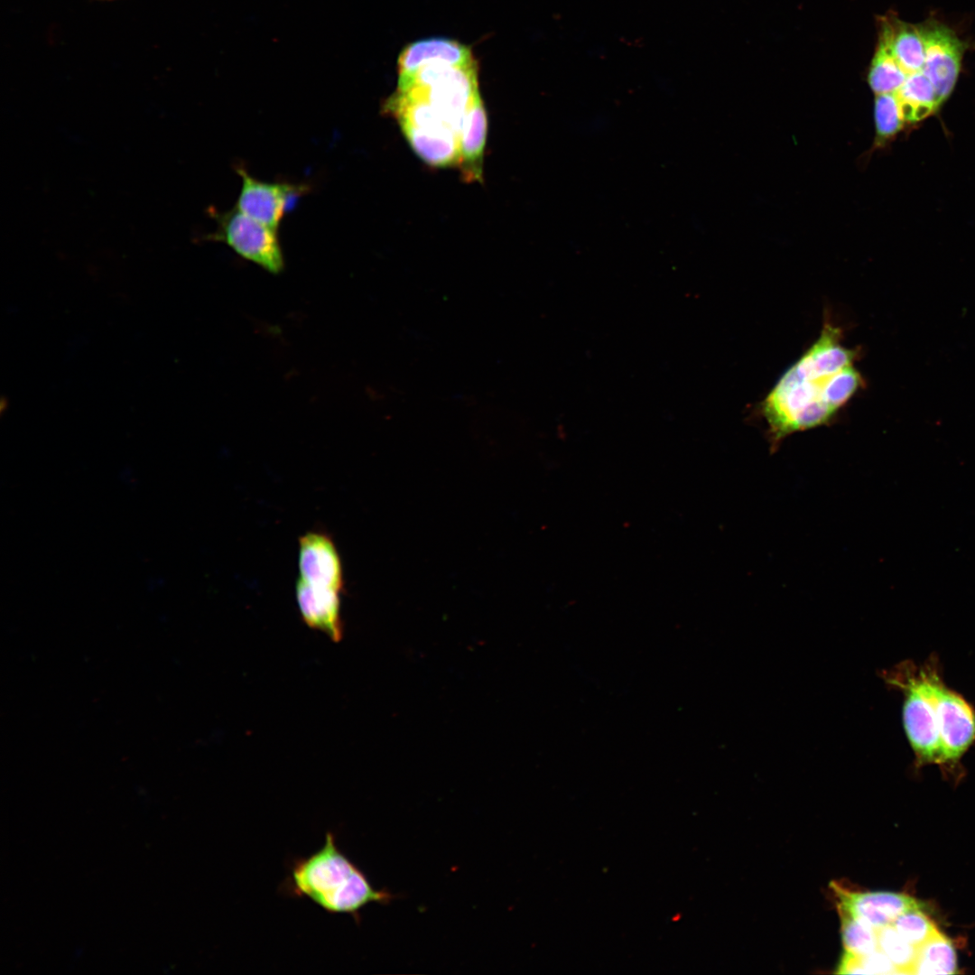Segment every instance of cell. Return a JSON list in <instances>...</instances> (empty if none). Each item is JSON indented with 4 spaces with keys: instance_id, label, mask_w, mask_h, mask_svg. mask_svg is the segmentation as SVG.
<instances>
[{
    "instance_id": "5b68a950",
    "label": "cell",
    "mask_w": 975,
    "mask_h": 975,
    "mask_svg": "<svg viewBox=\"0 0 975 975\" xmlns=\"http://www.w3.org/2000/svg\"><path fill=\"white\" fill-rule=\"evenodd\" d=\"M217 228L206 240L222 242L244 259L277 274L283 270L284 257L277 229L272 228L234 208L219 212L209 209Z\"/></svg>"
},
{
    "instance_id": "7402d4cb",
    "label": "cell",
    "mask_w": 975,
    "mask_h": 975,
    "mask_svg": "<svg viewBox=\"0 0 975 975\" xmlns=\"http://www.w3.org/2000/svg\"><path fill=\"white\" fill-rule=\"evenodd\" d=\"M96 1H115V0H96Z\"/></svg>"
},
{
    "instance_id": "30bf717a",
    "label": "cell",
    "mask_w": 975,
    "mask_h": 975,
    "mask_svg": "<svg viewBox=\"0 0 975 975\" xmlns=\"http://www.w3.org/2000/svg\"><path fill=\"white\" fill-rule=\"evenodd\" d=\"M339 592L302 579L296 583V599L303 621L335 642H339L343 634Z\"/></svg>"
},
{
    "instance_id": "52a82bcc",
    "label": "cell",
    "mask_w": 975,
    "mask_h": 975,
    "mask_svg": "<svg viewBox=\"0 0 975 975\" xmlns=\"http://www.w3.org/2000/svg\"><path fill=\"white\" fill-rule=\"evenodd\" d=\"M919 29L925 51L922 71L933 84L942 107L958 80L963 43L952 30L935 21L926 22Z\"/></svg>"
},
{
    "instance_id": "ac0fdd59",
    "label": "cell",
    "mask_w": 975,
    "mask_h": 975,
    "mask_svg": "<svg viewBox=\"0 0 975 975\" xmlns=\"http://www.w3.org/2000/svg\"><path fill=\"white\" fill-rule=\"evenodd\" d=\"M839 914L844 951L862 956L878 949L877 929L849 915Z\"/></svg>"
},
{
    "instance_id": "9c48e42d",
    "label": "cell",
    "mask_w": 975,
    "mask_h": 975,
    "mask_svg": "<svg viewBox=\"0 0 975 975\" xmlns=\"http://www.w3.org/2000/svg\"><path fill=\"white\" fill-rule=\"evenodd\" d=\"M299 569L304 581L341 591L343 571L339 554L331 537L309 532L299 540Z\"/></svg>"
},
{
    "instance_id": "ffe728a7",
    "label": "cell",
    "mask_w": 975,
    "mask_h": 975,
    "mask_svg": "<svg viewBox=\"0 0 975 975\" xmlns=\"http://www.w3.org/2000/svg\"><path fill=\"white\" fill-rule=\"evenodd\" d=\"M922 909L908 910L900 915L892 924L895 929L916 948L938 930Z\"/></svg>"
},
{
    "instance_id": "277c9868",
    "label": "cell",
    "mask_w": 975,
    "mask_h": 975,
    "mask_svg": "<svg viewBox=\"0 0 975 975\" xmlns=\"http://www.w3.org/2000/svg\"><path fill=\"white\" fill-rule=\"evenodd\" d=\"M385 107L396 117L412 149L422 161L435 167L459 165L460 135L427 101L396 89Z\"/></svg>"
},
{
    "instance_id": "8992f818",
    "label": "cell",
    "mask_w": 975,
    "mask_h": 975,
    "mask_svg": "<svg viewBox=\"0 0 975 975\" xmlns=\"http://www.w3.org/2000/svg\"><path fill=\"white\" fill-rule=\"evenodd\" d=\"M241 178V189L236 208L250 218L277 229L285 212L309 190L304 183L264 181L252 176L247 170L236 166Z\"/></svg>"
},
{
    "instance_id": "6da1fadb",
    "label": "cell",
    "mask_w": 975,
    "mask_h": 975,
    "mask_svg": "<svg viewBox=\"0 0 975 975\" xmlns=\"http://www.w3.org/2000/svg\"><path fill=\"white\" fill-rule=\"evenodd\" d=\"M858 351L841 343V330L825 320L817 339L777 379L760 404L774 443L829 423L865 385Z\"/></svg>"
},
{
    "instance_id": "7c38bea8",
    "label": "cell",
    "mask_w": 975,
    "mask_h": 975,
    "mask_svg": "<svg viewBox=\"0 0 975 975\" xmlns=\"http://www.w3.org/2000/svg\"><path fill=\"white\" fill-rule=\"evenodd\" d=\"M487 131V113L478 96L465 116L460 137L459 166L465 181H482Z\"/></svg>"
},
{
    "instance_id": "d6986e66",
    "label": "cell",
    "mask_w": 975,
    "mask_h": 975,
    "mask_svg": "<svg viewBox=\"0 0 975 975\" xmlns=\"http://www.w3.org/2000/svg\"><path fill=\"white\" fill-rule=\"evenodd\" d=\"M878 949L896 966L898 973L912 974L917 948L905 940L892 924L878 929Z\"/></svg>"
},
{
    "instance_id": "5bb4252c",
    "label": "cell",
    "mask_w": 975,
    "mask_h": 975,
    "mask_svg": "<svg viewBox=\"0 0 975 975\" xmlns=\"http://www.w3.org/2000/svg\"><path fill=\"white\" fill-rule=\"evenodd\" d=\"M894 94L906 125L921 123L942 107L933 84L922 70L908 74Z\"/></svg>"
},
{
    "instance_id": "3957f363",
    "label": "cell",
    "mask_w": 975,
    "mask_h": 975,
    "mask_svg": "<svg viewBox=\"0 0 975 975\" xmlns=\"http://www.w3.org/2000/svg\"><path fill=\"white\" fill-rule=\"evenodd\" d=\"M285 884L291 895L307 897L330 914L351 915L357 923L359 911L367 905H387L396 897L385 889H376L339 849L330 831L320 850L293 860Z\"/></svg>"
},
{
    "instance_id": "7a4b0ae2",
    "label": "cell",
    "mask_w": 975,
    "mask_h": 975,
    "mask_svg": "<svg viewBox=\"0 0 975 975\" xmlns=\"http://www.w3.org/2000/svg\"><path fill=\"white\" fill-rule=\"evenodd\" d=\"M882 678L903 694L904 729L916 766H959L975 743V708L945 684L937 657L902 662Z\"/></svg>"
},
{
    "instance_id": "44dd1931",
    "label": "cell",
    "mask_w": 975,
    "mask_h": 975,
    "mask_svg": "<svg viewBox=\"0 0 975 975\" xmlns=\"http://www.w3.org/2000/svg\"><path fill=\"white\" fill-rule=\"evenodd\" d=\"M856 960L860 974L898 973L896 966L879 949H877L867 955H856Z\"/></svg>"
},
{
    "instance_id": "e0dca14e",
    "label": "cell",
    "mask_w": 975,
    "mask_h": 975,
    "mask_svg": "<svg viewBox=\"0 0 975 975\" xmlns=\"http://www.w3.org/2000/svg\"><path fill=\"white\" fill-rule=\"evenodd\" d=\"M874 122L877 145H884L893 140L906 125L898 101L894 93L876 95Z\"/></svg>"
},
{
    "instance_id": "8fae6325",
    "label": "cell",
    "mask_w": 975,
    "mask_h": 975,
    "mask_svg": "<svg viewBox=\"0 0 975 975\" xmlns=\"http://www.w3.org/2000/svg\"><path fill=\"white\" fill-rule=\"evenodd\" d=\"M448 62L466 65L474 62L470 49L457 41L447 38H429L407 45L400 53L398 77L412 74L420 67L432 62Z\"/></svg>"
},
{
    "instance_id": "2e32d148",
    "label": "cell",
    "mask_w": 975,
    "mask_h": 975,
    "mask_svg": "<svg viewBox=\"0 0 975 975\" xmlns=\"http://www.w3.org/2000/svg\"><path fill=\"white\" fill-rule=\"evenodd\" d=\"M886 40L879 36L877 51L868 70V82L876 95L895 93L906 79Z\"/></svg>"
},
{
    "instance_id": "4fadbf2b",
    "label": "cell",
    "mask_w": 975,
    "mask_h": 975,
    "mask_svg": "<svg viewBox=\"0 0 975 975\" xmlns=\"http://www.w3.org/2000/svg\"><path fill=\"white\" fill-rule=\"evenodd\" d=\"M880 36L907 75L922 70L925 51L919 26L887 18L882 21Z\"/></svg>"
},
{
    "instance_id": "9a60e30c",
    "label": "cell",
    "mask_w": 975,
    "mask_h": 975,
    "mask_svg": "<svg viewBox=\"0 0 975 975\" xmlns=\"http://www.w3.org/2000/svg\"><path fill=\"white\" fill-rule=\"evenodd\" d=\"M957 956L952 941L937 930L917 947L912 974L957 973Z\"/></svg>"
},
{
    "instance_id": "ba28073f",
    "label": "cell",
    "mask_w": 975,
    "mask_h": 975,
    "mask_svg": "<svg viewBox=\"0 0 975 975\" xmlns=\"http://www.w3.org/2000/svg\"><path fill=\"white\" fill-rule=\"evenodd\" d=\"M839 913L849 915L875 929L892 924L903 913L924 908L910 896L888 891H850L835 886Z\"/></svg>"
}]
</instances>
